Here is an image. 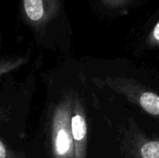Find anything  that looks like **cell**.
Returning a JSON list of instances; mask_svg holds the SVG:
<instances>
[{
    "label": "cell",
    "instance_id": "cell-1",
    "mask_svg": "<svg viewBox=\"0 0 159 158\" xmlns=\"http://www.w3.org/2000/svg\"><path fill=\"white\" fill-rule=\"evenodd\" d=\"M60 0H21L22 15L32 24L40 25L59 14Z\"/></svg>",
    "mask_w": 159,
    "mask_h": 158
},
{
    "label": "cell",
    "instance_id": "cell-2",
    "mask_svg": "<svg viewBox=\"0 0 159 158\" xmlns=\"http://www.w3.org/2000/svg\"><path fill=\"white\" fill-rule=\"evenodd\" d=\"M140 102L147 113L156 115H159V97L157 95L151 92H145L142 95Z\"/></svg>",
    "mask_w": 159,
    "mask_h": 158
},
{
    "label": "cell",
    "instance_id": "cell-3",
    "mask_svg": "<svg viewBox=\"0 0 159 158\" xmlns=\"http://www.w3.org/2000/svg\"><path fill=\"white\" fill-rule=\"evenodd\" d=\"M72 133L75 141H81L86 136L87 133L86 121L79 115H76L72 118Z\"/></svg>",
    "mask_w": 159,
    "mask_h": 158
},
{
    "label": "cell",
    "instance_id": "cell-4",
    "mask_svg": "<svg viewBox=\"0 0 159 158\" xmlns=\"http://www.w3.org/2000/svg\"><path fill=\"white\" fill-rule=\"evenodd\" d=\"M69 146H70V142H69L68 133L64 129L59 130L55 141V147H56L57 154L60 156H64L68 152Z\"/></svg>",
    "mask_w": 159,
    "mask_h": 158
},
{
    "label": "cell",
    "instance_id": "cell-5",
    "mask_svg": "<svg viewBox=\"0 0 159 158\" xmlns=\"http://www.w3.org/2000/svg\"><path fill=\"white\" fill-rule=\"evenodd\" d=\"M143 158H159V142H151L145 143L141 150Z\"/></svg>",
    "mask_w": 159,
    "mask_h": 158
},
{
    "label": "cell",
    "instance_id": "cell-6",
    "mask_svg": "<svg viewBox=\"0 0 159 158\" xmlns=\"http://www.w3.org/2000/svg\"><path fill=\"white\" fill-rule=\"evenodd\" d=\"M102 1L103 4L112 7H123L134 2V0H102Z\"/></svg>",
    "mask_w": 159,
    "mask_h": 158
},
{
    "label": "cell",
    "instance_id": "cell-7",
    "mask_svg": "<svg viewBox=\"0 0 159 158\" xmlns=\"http://www.w3.org/2000/svg\"><path fill=\"white\" fill-rule=\"evenodd\" d=\"M152 37L157 42H159V20L157 22V24L155 25V27L152 31Z\"/></svg>",
    "mask_w": 159,
    "mask_h": 158
},
{
    "label": "cell",
    "instance_id": "cell-8",
    "mask_svg": "<svg viewBox=\"0 0 159 158\" xmlns=\"http://www.w3.org/2000/svg\"><path fill=\"white\" fill-rule=\"evenodd\" d=\"M5 157H6V149H5V146H4L3 142H0V158Z\"/></svg>",
    "mask_w": 159,
    "mask_h": 158
}]
</instances>
